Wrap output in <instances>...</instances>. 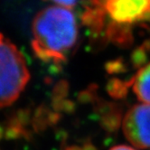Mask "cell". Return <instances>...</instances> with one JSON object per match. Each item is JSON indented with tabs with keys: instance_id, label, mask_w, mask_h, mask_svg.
Wrapping results in <instances>:
<instances>
[{
	"instance_id": "obj_8",
	"label": "cell",
	"mask_w": 150,
	"mask_h": 150,
	"mask_svg": "<svg viewBox=\"0 0 150 150\" xmlns=\"http://www.w3.org/2000/svg\"><path fill=\"white\" fill-rule=\"evenodd\" d=\"M52 111H50L45 106H40L36 110L33 117V120H32V124H33L35 130L42 131L48 126L52 125Z\"/></svg>"
},
{
	"instance_id": "obj_16",
	"label": "cell",
	"mask_w": 150,
	"mask_h": 150,
	"mask_svg": "<svg viewBox=\"0 0 150 150\" xmlns=\"http://www.w3.org/2000/svg\"><path fill=\"white\" fill-rule=\"evenodd\" d=\"M82 150H96L94 146L91 143H86L82 146Z\"/></svg>"
},
{
	"instance_id": "obj_3",
	"label": "cell",
	"mask_w": 150,
	"mask_h": 150,
	"mask_svg": "<svg viewBox=\"0 0 150 150\" xmlns=\"http://www.w3.org/2000/svg\"><path fill=\"white\" fill-rule=\"evenodd\" d=\"M1 107L11 106L18 98L30 80L25 60L18 48L1 35Z\"/></svg>"
},
{
	"instance_id": "obj_11",
	"label": "cell",
	"mask_w": 150,
	"mask_h": 150,
	"mask_svg": "<svg viewBox=\"0 0 150 150\" xmlns=\"http://www.w3.org/2000/svg\"><path fill=\"white\" fill-rule=\"evenodd\" d=\"M67 94H68V83L64 81H62L53 89L52 102H57V101L66 100Z\"/></svg>"
},
{
	"instance_id": "obj_2",
	"label": "cell",
	"mask_w": 150,
	"mask_h": 150,
	"mask_svg": "<svg viewBox=\"0 0 150 150\" xmlns=\"http://www.w3.org/2000/svg\"><path fill=\"white\" fill-rule=\"evenodd\" d=\"M90 6L100 13L106 35L121 46L130 45L131 25L150 18V0H90Z\"/></svg>"
},
{
	"instance_id": "obj_6",
	"label": "cell",
	"mask_w": 150,
	"mask_h": 150,
	"mask_svg": "<svg viewBox=\"0 0 150 150\" xmlns=\"http://www.w3.org/2000/svg\"><path fill=\"white\" fill-rule=\"evenodd\" d=\"M132 79L133 91L137 99L150 104V63L139 69Z\"/></svg>"
},
{
	"instance_id": "obj_12",
	"label": "cell",
	"mask_w": 150,
	"mask_h": 150,
	"mask_svg": "<svg viewBox=\"0 0 150 150\" xmlns=\"http://www.w3.org/2000/svg\"><path fill=\"white\" fill-rule=\"evenodd\" d=\"M106 70L110 74H116L123 72L125 71V66L122 61H113L106 64Z\"/></svg>"
},
{
	"instance_id": "obj_13",
	"label": "cell",
	"mask_w": 150,
	"mask_h": 150,
	"mask_svg": "<svg viewBox=\"0 0 150 150\" xmlns=\"http://www.w3.org/2000/svg\"><path fill=\"white\" fill-rule=\"evenodd\" d=\"M94 98H96V91L94 89L82 91L79 96V100L83 103L91 102L94 100Z\"/></svg>"
},
{
	"instance_id": "obj_7",
	"label": "cell",
	"mask_w": 150,
	"mask_h": 150,
	"mask_svg": "<svg viewBox=\"0 0 150 150\" xmlns=\"http://www.w3.org/2000/svg\"><path fill=\"white\" fill-rule=\"evenodd\" d=\"M132 85V79L127 81H124L117 78H112L107 84V91L111 98L120 100L126 98L128 88Z\"/></svg>"
},
{
	"instance_id": "obj_17",
	"label": "cell",
	"mask_w": 150,
	"mask_h": 150,
	"mask_svg": "<svg viewBox=\"0 0 150 150\" xmlns=\"http://www.w3.org/2000/svg\"><path fill=\"white\" fill-rule=\"evenodd\" d=\"M65 150H82V147H80L77 146H67Z\"/></svg>"
},
{
	"instance_id": "obj_5",
	"label": "cell",
	"mask_w": 150,
	"mask_h": 150,
	"mask_svg": "<svg viewBox=\"0 0 150 150\" xmlns=\"http://www.w3.org/2000/svg\"><path fill=\"white\" fill-rule=\"evenodd\" d=\"M97 109L101 116V127L107 131H116L123 121L121 109L117 104L106 101H102Z\"/></svg>"
},
{
	"instance_id": "obj_10",
	"label": "cell",
	"mask_w": 150,
	"mask_h": 150,
	"mask_svg": "<svg viewBox=\"0 0 150 150\" xmlns=\"http://www.w3.org/2000/svg\"><path fill=\"white\" fill-rule=\"evenodd\" d=\"M146 61V47L140 46L133 52L131 56V62L134 67L137 69H141L142 67H144Z\"/></svg>"
},
{
	"instance_id": "obj_9",
	"label": "cell",
	"mask_w": 150,
	"mask_h": 150,
	"mask_svg": "<svg viewBox=\"0 0 150 150\" xmlns=\"http://www.w3.org/2000/svg\"><path fill=\"white\" fill-rule=\"evenodd\" d=\"M2 136L8 140L11 139H17L20 137H25L28 136V132L25 130L24 126L16 121L13 117H11L6 123V127H3Z\"/></svg>"
},
{
	"instance_id": "obj_15",
	"label": "cell",
	"mask_w": 150,
	"mask_h": 150,
	"mask_svg": "<svg viewBox=\"0 0 150 150\" xmlns=\"http://www.w3.org/2000/svg\"><path fill=\"white\" fill-rule=\"evenodd\" d=\"M110 150H136V149H134V148H132L130 146H126V145H120V146H113Z\"/></svg>"
},
{
	"instance_id": "obj_14",
	"label": "cell",
	"mask_w": 150,
	"mask_h": 150,
	"mask_svg": "<svg viewBox=\"0 0 150 150\" xmlns=\"http://www.w3.org/2000/svg\"><path fill=\"white\" fill-rule=\"evenodd\" d=\"M50 1L59 5L60 6L71 8L73 6H75L78 3L79 0H50Z\"/></svg>"
},
{
	"instance_id": "obj_4",
	"label": "cell",
	"mask_w": 150,
	"mask_h": 150,
	"mask_svg": "<svg viewBox=\"0 0 150 150\" xmlns=\"http://www.w3.org/2000/svg\"><path fill=\"white\" fill-rule=\"evenodd\" d=\"M122 129L126 138L134 146L150 148V104L131 107L123 117Z\"/></svg>"
},
{
	"instance_id": "obj_1",
	"label": "cell",
	"mask_w": 150,
	"mask_h": 150,
	"mask_svg": "<svg viewBox=\"0 0 150 150\" xmlns=\"http://www.w3.org/2000/svg\"><path fill=\"white\" fill-rule=\"evenodd\" d=\"M78 24L71 8L50 6L35 16L31 42L35 56L45 62H64L78 41Z\"/></svg>"
}]
</instances>
